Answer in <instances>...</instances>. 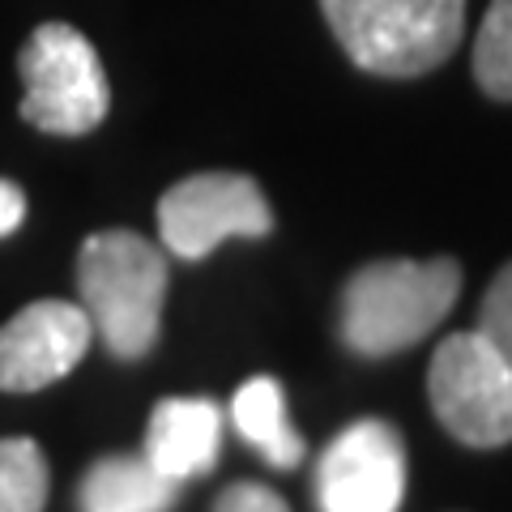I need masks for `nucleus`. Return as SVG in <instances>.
<instances>
[{
    "label": "nucleus",
    "instance_id": "obj_1",
    "mask_svg": "<svg viewBox=\"0 0 512 512\" xmlns=\"http://www.w3.org/2000/svg\"><path fill=\"white\" fill-rule=\"evenodd\" d=\"M461 295V265L453 256H389L350 274L342 286V342L363 359H389L419 346Z\"/></svg>",
    "mask_w": 512,
    "mask_h": 512
},
{
    "label": "nucleus",
    "instance_id": "obj_2",
    "mask_svg": "<svg viewBox=\"0 0 512 512\" xmlns=\"http://www.w3.org/2000/svg\"><path fill=\"white\" fill-rule=\"evenodd\" d=\"M167 282V248L137 231H94L77 252V299L116 359H146L158 346Z\"/></svg>",
    "mask_w": 512,
    "mask_h": 512
},
{
    "label": "nucleus",
    "instance_id": "obj_3",
    "mask_svg": "<svg viewBox=\"0 0 512 512\" xmlns=\"http://www.w3.org/2000/svg\"><path fill=\"white\" fill-rule=\"evenodd\" d=\"M338 47L372 77H423L457 52L466 0H320Z\"/></svg>",
    "mask_w": 512,
    "mask_h": 512
},
{
    "label": "nucleus",
    "instance_id": "obj_4",
    "mask_svg": "<svg viewBox=\"0 0 512 512\" xmlns=\"http://www.w3.org/2000/svg\"><path fill=\"white\" fill-rule=\"evenodd\" d=\"M22 120L47 137H86L111 111V86L94 43L69 22H43L18 52Z\"/></svg>",
    "mask_w": 512,
    "mask_h": 512
},
{
    "label": "nucleus",
    "instance_id": "obj_5",
    "mask_svg": "<svg viewBox=\"0 0 512 512\" xmlns=\"http://www.w3.org/2000/svg\"><path fill=\"white\" fill-rule=\"evenodd\" d=\"M427 397L440 427L466 448H504L512 440V367L478 329L436 346Z\"/></svg>",
    "mask_w": 512,
    "mask_h": 512
},
{
    "label": "nucleus",
    "instance_id": "obj_6",
    "mask_svg": "<svg viewBox=\"0 0 512 512\" xmlns=\"http://www.w3.org/2000/svg\"><path fill=\"white\" fill-rule=\"evenodd\" d=\"M269 231L274 210L244 171H201L158 197V235L180 261H201L222 239H265Z\"/></svg>",
    "mask_w": 512,
    "mask_h": 512
},
{
    "label": "nucleus",
    "instance_id": "obj_7",
    "mask_svg": "<svg viewBox=\"0 0 512 512\" xmlns=\"http://www.w3.org/2000/svg\"><path fill=\"white\" fill-rule=\"evenodd\" d=\"M406 495V444L393 423H350L316 466L320 512H397Z\"/></svg>",
    "mask_w": 512,
    "mask_h": 512
},
{
    "label": "nucleus",
    "instance_id": "obj_8",
    "mask_svg": "<svg viewBox=\"0 0 512 512\" xmlns=\"http://www.w3.org/2000/svg\"><path fill=\"white\" fill-rule=\"evenodd\" d=\"M94 325L82 303L39 299L0 325V393H39L86 359Z\"/></svg>",
    "mask_w": 512,
    "mask_h": 512
},
{
    "label": "nucleus",
    "instance_id": "obj_9",
    "mask_svg": "<svg viewBox=\"0 0 512 512\" xmlns=\"http://www.w3.org/2000/svg\"><path fill=\"white\" fill-rule=\"evenodd\" d=\"M222 453V414L210 397H167L146 427V461L171 483H188L214 470Z\"/></svg>",
    "mask_w": 512,
    "mask_h": 512
},
{
    "label": "nucleus",
    "instance_id": "obj_10",
    "mask_svg": "<svg viewBox=\"0 0 512 512\" xmlns=\"http://www.w3.org/2000/svg\"><path fill=\"white\" fill-rule=\"evenodd\" d=\"M175 487L146 457H99L77 487V512H167Z\"/></svg>",
    "mask_w": 512,
    "mask_h": 512
},
{
    "label": "nucleus",
    "instance_id": "obj_11",
    "mask_svg": "<svg viewBox=\"0 0 512 512\" xmlns=\"http://www.w3.org/2000/svg\"><path fill=\"white\" fill-rule=\"evenodd\" d=\"M231 419L239 436L274 470H295L303 453H308V444H303L291 414H286V389L274 376H252L239 384L235 402H231Z\"/></svg>",
    "mask_w": 512,
    "mask_h": 512
},
{
    "label": "nucleus",
    "instance_id": "obj_12",
    "mask_svg": "<svg viewBox=\"0 0 512 512\" xmlns=\"http://www.w3.org/2000/svg\"><path fill=\"white\" fill-rule=\"evenodd\" d=\"M47 457L30 436L0 440V512H43L47 508Z\"/></svg>",
    "mask_w": 512,
    "mask_h": 512
},
{
    "label": "nucleus",
    "instance_id": "obj_13",
    "mask_svg": "<svg viewBox=\"0 0 512 512\" xmlns=\"http://www.w3.org/2000/svg\"><path fill=\"white\" fill-rule=\"evenodd\" d=\"M474 82L495 103H512V0H491L474 39Z\"/></svg>",
    "mask_w": 512,
    "mask_h": 512
},
{
    "label": "nucleus",
    "instance_id": "obj_14",
    "mask_svg": "<svg viewBox=\"0 0 512 512\" xmlns=\"http://www.w3.org/2000/svg\"><path fill=\"white\" fill-rule=\"evenodd\" d=\"M478 333H483L495 346V355L512 367V261L487 286L483 308H478Z\"/></svg>",
    "mask_w": 512,
    "mask_h": 512
},
{
    "label": "nucleus",
    "instance_id": "obj_15",
    "mask_svg": "<svg viewBox=\"0 0 512 512\" xmlns=\"http://www.w3.org/2000/svg\"><path fill=\"white\" fill-rule=\"evenodd\" d=\"M214 512H291V504L261 483H231L214 500Z\"/></svg>",
    "mask_w": 512,
    "mask_h": 512
},
{
    "label": "nucleus",
    "instance_id": "obj_16",
    "mask_svg": "<svg viewBox=\"0 0 512 512\" xmlns=\"http://www.w3.org/2000/svg\"><path fill=\"white\" fill-rule=\"evenodd\" d=\"M26 218V192L13 180H0V239L13 235Z\"/></svg>",
    "mask_w": 512,
    "mask_h": 512
}]
</instances>
